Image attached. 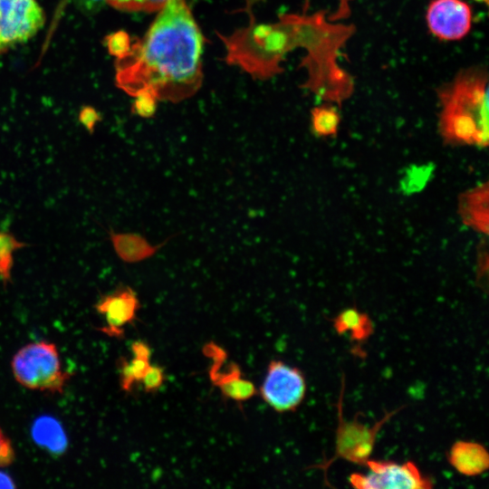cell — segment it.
Masks as SVG:
<instances>
[{
    "label": "cell",
    "mask_w": 489,
    "mask_h": 489,
    "mask_svg": "<svg viewBox=\"0 0 489 489\" xmlns=\"http://www.w3.org/2000/svg\"><path fill=\"white\" fill-rule=\"evenodd\" d=\"M203 36L185 0H168L146 35L118 59L117 83L132 96L179 101L201 83Z\"/></svg>",
    "instance_id": "1"
},
{
    "label": "cell",
    "mask_w": 489,
    "mask_h": 489,
    "mask_svg": "<svg viewBox=\"0 0 489 489\" xmlns=\"http://www.w3.org/2000/svg\"><path fill=\"white\" fill-rule=\"evenodd\" d=\"M326 10L295 14L297 47L306 50L301 66L308 77L303 88L325 102L340 106L354 91L352 76L338 63L340 50L353 36V24H334Z\"/></svg>",
    "instance_id": "2"
},
{
    "label": "cell",
    "mask_w": 489,
    "mask_h": 489,
    "mask_svg": "<svg viewBox=\"0 0 489 489\" xmlns=\"http://www.w3.org/2000/svg\"><path fill=\"white\" fill-rule=\"evenodd\" d=\"M441 105L439 130L452 144L488 145V72L474 66L462 69L437 90Z\"/></svg>",
    "instance_id": "3"
},
{
    "label": "cell",
    "mask_w": 489,
    "mask_h": 489,
    "mask_svg": "<svg viewBox=\"0 0 489 489\" xmlns=\"http://www.w3.org/2000/svg\"><path fill=\"white\" fill-rule=\"evenodd\" d=\"M345 392V376L341 379V387L337 402L338 425L335 436L334 454L329 459L321 463L310 466V468L321 469L324 472V480H327V470L337 459H343L350 463L364 465L371 458L377 436L382 427L398 411L403 409L402 406L394 410L386 412L385 415L373 426L369 427L360 420L358 413L350 421L344 418L343 414V398Z\"/></svg>",
    "instance_id": "4"
},
{
    "label": "cell",
    "mask_w": 489,
    "mask_h": 489,
    "mask_svg": "<svg viewBox=\"0 0 489 489\" xmlns=\"http://www.w3.org/2000/svg\"><path fill=\"white\" fill-rule=\"evenodd\" d=\"M12 369L21 385L34 390L62 392L69 379L68 372L62 368L56 346L47 341L20 349L13 358Z\"/></svg>",
    "instance_id": "5"
},
{
    "label": "cell",
    "mask_w": 489,
    "mask_h": 489,
    "mask_svg": "<svg viewBox=\"0 0 489 489\" xmlns=\"http://www.w3.org/2000/svg\"><path fill=\"white\" fill-rule=\"evenodd\" d=\"M307 392L302 371L282 360L269 362L265 378L258 390L263 400L277 413L295 411Z\"/></svg>",
    "instance_id": "6"
},
{
    "label": "cell",
    "mask_w": 489,
    "mask_h": 489,
    "mask_svg": "<svg viewBox=\"0 0 489 489\" xmlns=\"http://www.w3.org/2000/svg\"><path fill=\"white\" fill-rule=\"evenodd\" d=\"M366 474L352 473L350 485L359 489H428L433 487L430 477L424 475L416 464H398L391 460L369 458Z\"/></svg>",
    "instance_id": "7"
},
{
    "label": "cell",
    "mask_w": 489,
    "mask_h": 489,
    "mask_svg": "<svg viewBox=\"0 0 489 489\" xmlns=\"http://www.w3.org/2000/svg\"><path fill=\"white\" fill-rule=\"evenodd\" d=\"M43 24L35 0H0V54L32 38Z\"/></svg>",
    "instance_id": "8"
},
{
    "label": "cell",
    "mask_w": 489,
    "mask_h": 489,
    "mask_svg": "<svg viewBox=\"0 0 489 489\" xmlns=\"http://www.w3.org/2000/svg\"><path fill=\"white\" fill-rule=\"evenodd\" d=\"M426 22L429 32L438 40L459 41L472 28V7L465 0H431Z\"/></svg>",
    "instance_id": "9"
},
{
    "label": "cell",
    "mask_w": 489,
    "mask_h": 489,
    "mask_svg": "<svg viewBox=\"0 0 489 489\" xmlns=\"http://www.w3.org/2000/svg\"><path fill=\"white\" fill-rule=\"evenodd\" d=\"M203 352L212 360L208 370L210 380L225 398L242 403L258 394L254 384L243 377L236 363L230 362L225 369H222V362L227 355L221 347L209 342L204 346Z\"/></svg>",
    "instance_id": "10"
},
{
    "label": "cell",
    "mask_w": 489,
    "mask_h": 489,
    "mask_svg": "<svg viewBox=\"0 0 489 489\" xmlns=\"http://www.w3.org/2000/svg\"><path fill=\"white\" fill-rule=\"evenodd\" d=\"M139 308L136 292L128 285H120L112 292L103 295L95 305L96 311L106 321L101 331L117 338H121L124 327L135 321Z\"/></svg>",
    "instance_id": "11"
},
{
    "label": "cell",
    "mask_w": 489,
    "mask_h": 489,
    "mask_svg": "<svg viewBox=\"0 0 489 489\" xmlns=\"http://www.w3.org/2000/svg\"><path fill=\"white\" fill-rule=\"evenodd\" d=\"M449 465L465 476H477L489 467V455L484 445L466 440H457L446 453Z\"/></svg>",
    "instance_id": "12"
},
{
    "label": "cell",
    "mask_w": 489,
    "mask_h": 489,
    "mask_svg": "<svg viewBox=\"0 0 489 489\" xmlns=\"http://www.w3.org/2000/svg\"><path fill=\"white\" fill-rule=\"evenodd\" d=\"M109 238L117 256L125 264H138L154 256L173 237L158 244H150L137 233H118L110 229Z\"/></svg>",
    "instance_id": "13"
},
{
    "label": "cell",
    "mask_w": 489,
    "mask_h": 489,
    "mask_svg": "<svg viewBox=\"0 0 489 489\" xmlns=\"http://www.w3.org/2000/svg\"><path fill=\"white\" fill-rule=\"evenodd\" d=\"M460 214L467 225L482 234H488L489 190L487 183L481 184L462 195Z\"/></svg>",
    "instance_id": "14"
},
{
    "label": "cell",
    "mask_w": 489,
    "mask_h": 489,
    "mask_svg": "<svg viewBox=\"0 0 489 489\" xmlns=\"http://www.w3.org/2000/svg\"><path fill=\"white\" fill-rule=\"evenodd\" d=\"M331 321L338 334L349 333L351 340L358 342L367 340L374 332L371 319L355 307L342 310Z\"/></svg>",
    "instance_id": "15"
},
{
    "label": "cell",
    "mask_w": 489,
    "mask_h": 489,
    "mask_svg": "<svg viewBox=\"0 0 489 489\" xmlns=\"http://www.w3.org/2000/svg\"><path fill=\"white\" fill-rule=\"evenodd\" d=\"M131 351L130 360L124 358L120 360V386L126 392L130 391L134 384L140 382L150 365V349L146 342L142 340L133 342Z\"/></svg>",
    "instance_id": "16"
},
{
    "label": "cell",
    "mask_w": 489,
    "mask_h": 489,
    "mask_svg": "<svg viewBox=\"0 0 489 489\" xmlns=\"http://www.w3.org/2000/svg\"><path fill=\"white\" fill-rule=\"evenodd\" d=\"M34 440L54 454L62 453L67 446V437L61 424L53 417L37 418L32 427Z\"/></svg>",
    "instance_id": "17"
},
{
    "label": "cell",
    "mask_w": 489,
    "mask_h": 489,
    "mask_svg": "<svg viewBox=\"0 0 489 489\" xmlns=\"http://www.w3.org/2000/svg\"><path fill=\"white\" fill-rule=\"evenodd\" d=\"M340 122V113L332 103L325 102L311 110L312 130L318 137L336 135Z\"/></svg>",
    "instance_id": "18"
},
{
    "label": "cell",
    "mask_w": 489,
    "mask_h": 489,
    "mask_svg": "<svg viewBox=\"0 0 489 489\" xmlns=\"http://www.w3.org/2000/svg\"><path fill=\"white\" fill-rule=\"evenodd\" d=\"M26 246L27 244L19 241L12 233L0 230V280L4 284L12 280L14 254Z\"/></svg>",
    "instance_id": "19"
},
{
    "label": "cell",
    "mask_w": 489,
    "mask_h": 489,
    "mask_svg": "<svg viewBox=\"0 0 489 489\" xmlns=\"http://www.w3.org/2000/svg\"><path fill=\"white\" fill-rule=\"evenodd\" d=\"M114 7L127 11H155L161 9L168 0H106Z\"/></svg>",
    "instance_id": "20"
},
{
    "label": "cell",
    "mask_w": 489,
    "mask_h": 489,
    "mask_svg": "<svg viewBox=\"0 0 489 489\" xmlns=\"http://www.w3.org/2000/svg\"><path fill=\"white\" fill-rule=\"evenodd\" d=\"M105 44L111 55L118 59L125 56L130 49V39L126 32L119 31L106 36Z\"/></svg>",
    "instance_id": "21"
},
{
    "label": "cell",
    "mask_w": 489,
    "mask_h": 489,
    "mask_svg": "<svg viewBox=\"0 0 489 489\" xmlns=\"http://www.w3.org/2000/svg\"><path fill=\"white\" fill-rule=\"evenodd\" d=\"M157 99L149 93H139L135 96L132 112L142 118L152 117L157 110Z\"/></svg>",
    "instance_id": "22"
},
{
    "label": "cell",
    "mask_w": 489,
    "mask_h": 489,
    "mask_svg": "<svg viewBox=\"0 0 489 489\" xmlns=\"http://www.w3.org/2000/svg\"><path fill=\"white\" fill-rule=\"evenodd\" d=\"M165 373L161 367L158 365H149L144 373L140 383L146 392L157 391L164 383Z\"/></svg>",
    "instance_id": "23"
},
{
    "label": "cell",
    "mask_w": 489,
    "mask_h": 489,
    "mask_svg": "<svg viewBox=\"0 0 489 489\" xmlns=\"http://www.w3.org/2000/svg\"><path fill=\"white\" fill-rule=\"evenodd\" d=\"M101 120V116L91 106H83L79 113V121L81 124L88 130L89 133L92 134L96 124Z\"/></svg>",
    "instance_id": "24"
},
{
    "label": "cell",
    "mask_w": 489,
    "mask_h": 489,
    "mask_svg": "<svg viewBox=\"0 0 489 489\" xmlns=\"http://www.w3.org/2000/svg\"><path fill=\"white\" fill-rule=\"evenodd\" d=\"M14 458L11 442L0 429V466L10 465Z\"/></svg>",
    "instance_id": "25"
},
{
    "label": "cell",
    "mask_w": 489,
    "mask_h": 489,
    "mask_svg": "<svg viewBox=\"0 0 489 489\" xmlns=\"http://www.w3.org/2000/svg\"><path fill=\"white\" fill-rule=\"evenodd\" d=\"M349 1L350 0H340V5L338 7L337 12L332 14L329 17V20L334 22L336 20L346 18V17L350 16V9L349 4H348Z\"/></svg>",
    "instance_id": "26"
},
{
    "label": "cell",
    "mask_w": 489,
    "mask_h": 489,
    "mask_svg": "<svg viewBox=\"0 0 489 489\" xmlns=\"http://www.w3.org/2000/svg\"><path fill=\"white\" fill-rule=\"evenodd\" d=\"M14 487V481L5 473L0 472V488Z\"/></svg>",
    "instance_id": "27"
},
{
    "label": "cell",
    "mask_w": 489,
    "mask_h": 489,
    "mask_svg": "<svg viewBox=\"0 0 489 489\" xmlns=\"http://www.w3.org/2000/svg\"><path fill=\"white\" fill-rule=\"evenodd\" d=\"M476 3L484 4L485 5H488L489 0H474Z\"/></svg>",
    "instance_id": "28"
},
{
    "label": "cell",
    "mask_w": 489,
    "mask_h": 489,
    "mask_svg": "<svg viewBox=\"0 0 489 489\" xmlns=\"http://www.w3.org/2000/svg\"><path fill=\"white\" fill-rule=\"evenodd\" d=\"M88 1L96 2V1H99V0H88Z\"/></svg>",
    "instance_id": "29"
}]
</instances>
